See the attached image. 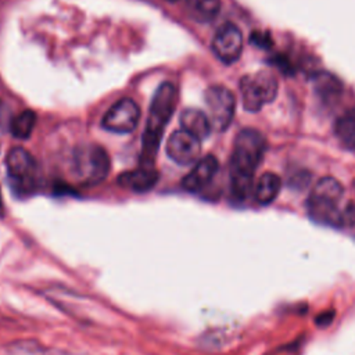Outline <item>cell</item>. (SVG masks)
<instances>
[{"instance_id":"obj_1","label":"cell","mask_w":355,"mask_h":355,"mask_svg":"<svg viewBox=\"0 0 355 355\" xmlns=\"http://www.w3.org/2000/svg\"><path fill=\"white\" fill-rule=\"evenodd\" d=\"M266 151L265 136L252 128L240 130L233 143L230 158L232 193L237 200H245L252 189L254 172Z\"/></svg>"},{"instance_id":"obj_2","label":"cell","mask_w":355,"mask_h":355,"mask_svg":"<svg viewBox=\"0 0 355 355\" xmlns=\"http://www.w3.org/2000/svg\"><path fill=\"white\" fill-rule=\"evenodd\" d=\"M176 103H178V90L175 85L171 82L161 83L151 98L148 119L143 133L141 153H140L141 165L153 166V162L158 153L162 133L171 116L175 112Z\"/></svg>"},{"instance_id":"obj_3","label":"cell","mask_w":355,"mask_h":355,"mask_svg":"<svg viewBox=\"0 0 355 355\" xmlns=\"http://www.w3.org/2000/svg\"><path fill=\"white\" fill-rule=\"evenodd\" d=\"M343 193V186L337 179L322 178L306 201L311 218L323 225L343 227V208H340Z\"/></svg>"},{"instance_id":"obj_4","label":"cell","mask_w":355,"mask_h":355,"mask_svg":"<svg viewBox=\"0 0 355 355\" xmlns=\"http://www.w3.org/2000/svg\"><path fill=\"white\" fill-rule=\"evenodd\" d=\"M110 168V155L101 146H83L75 151L73 172L83 184L93 186L101 183L108 176Z\"/></svg>"},{"instance_id":"obj_5","label":"cell","mask_w":355,"mask_h":355,"mask_svg":"<svg viewBox=\"0 0 355 355\" xmlns=\"http://www.w3.org/2000/svg\"><path fill=\"white\" fill-rule=\"evenodd\" d=\"M239 86L243 107L250 112L259 111L265 104L273 101L279 89L276 76L269 71L245 75L240 79Z\"/></svg>"},{"instance_id":"obj_6","label":"cell","mask_w":355,"mask_h":355,"mask_svg":"<svg viewBox=\"0 0 355 355\" xmlns=\"http://www.w3.org/2000/svg\"><path fill=\"white\" fill-rule=\"evenodd\" d=\"M205 104L209 112V121L218 132L226 130L234 116L236 98L234 94L225 86L214 85L205 90Z\"/></svg>"},{"instance_id":"obj_7","label":"cell","mask_w":355,"mask_h":355,"mask_svg":"<svg viewBox=\"0 0 355 355\" xmlns=\"http://www.w3.org/2000/svg\"><path fill=\"white\" fill-rule=\"evenodd\" d=\"M6 166L17 191L28 193L33 189L37 165L35 158L26 150L21 147L11 148L6 157Z\"/></svg>"},{"instance_id":"obj_8","label":"cell","mask_w":355,"mask_h":355,"mask_svg":"<svg viewBox=\"0 0 355 355\" xmlns=\"http://www.w3.org/2000/svg\"><path fill=\"white\" fill-rule=\"evenodd\" d=\"M140 119V108L132 98H121L104 114L101 125L114 133H129L135 130Z\"/></svg>"},{"instance_id":"obj_9","label":"cell","mask_w":355,"mask_h":355,"mask_svg":"<svg viewBox=\"0 0 355 355\" xmlns=\"http://www.w3.org/2000/svg\"><path fill=\"white\" fill-rule=\"evenodd\" d=\"M214 54L225 64L236 62L243 51V33L232 22L223 24L212 39Z\"/></svg>"},{"instance_id":"obj_10","label":"cell","mask_w":355,"mask_h":355,"mask_svg":"<svg viewBox=\"0 0 355 355\" xmlns=\"http://www.w3.org/2000/svg\"><path fill=\"white\" fill-rule=\"evenodd\" d=\"M201 140L186 130H175L166 140L168 157L179 165H190L198 161L201 153Z\"/></svg>"},{"instance_id":"obj_11","label":"cell","mask_w":355,"mask_h":355,"mask_svg":"<svg viewBox=\"0 0 355 355\" xmlns=\"http://www.w3.org/2000/svg\"><path fill=\"white\" fill-rule=\"evenodd\" d=\"M219 168L218 159L208 154L198 159L194 168L182 179V187L189 193H197L202 190L216 175Z\"/></svg>"},{"instance_id":"obj_12","label":"cell","mask_w":355,"mask_h":355,"mask_svg":"<svg viewBox=\"0 0 355 355\" xmlns=\"http://www.w3.org/2000/svg\"><path fill=\"white\" fill-rule=\"evenodd\" d=\"M159 175L154 166L141 165L137 169L126 171L118 176V184L135 193L150 191L158 182Z\"/></svg>"},{"instance_id":"obj_13","label":"cell","mask_w":355,"mask_h":355,"mask_svg":"<svg viewBox=\"0 0 355 355\" xmlns=\"http://www.w3.org/2000/svg\"><path fill=\"white\" fill-rule=\"evenodd\" d=\"M179 121H180L182 129L193 135L198 140L207 139L212 130V125L208 115L197 108H186L180 114Z\"/></svg>"},{"instance_id":"obj_14","label":"cell","mask_w":355,"mask_h":355,"mask_svg":"<svg viewBox=\"0 0 355 355\" xmlns=\"http://www.w3.org/2000/svg\"><path fill=\"white\" fill-rule=\"evenodd\" d=\"M282 186L280 178L273 172H266L261 175L255 186V200L261 205L270 204L279 194Z\"/></svg>"},{"instance_id":"obj_15","label":"cell","mask_w":355,"mask_h":355,"mask_svg":"<svg viewBox=\"0 0 355 355\" xmlns=\"http://www.w3.org/2000/svg\"><path fill=\"white\" fill-rule=\"evenodd\" d=\"M334 135L343 147L355 151V108L348 110L336 121Z\"/></svg>"},{"instance_id":"obj_16","label":"cell","mask_w":355,"mask_h":355,"mask_svg":"<svg viewBox=\"0 0 355 355\" xmlns=\"http://www.w3.org/2000/svg\"><path fill=\"white\" fill-rule=\"evenodd\" d=\"M313 89L323 100H334L343 92L341 82L329 72H319L312 78Z\"/></svg>"},{"instance_id":"obj_17","label":"cell","mask_w":355,"mask_h":355,"mask_svg":"<svg viewBox=\"0 0 355 355\" xmlns=\"http://www.w3.org/2000/svg\"><path fill=\"white\" fill-rule=\"evenodd\" d=\"M36 119V114L32 110H24L10 121L11 135L19 140L29 139L35 129Z\"/></svg>"},{"instance_id":"obj_18","label":"cell","mask_w":355,"mask_h":355,"mask_svg":"<svg viewBox=\"0 0 355 355\" xmlns=\"http://www.w3.org/2000/svg\"><path fill=\"white\" fill-rule=\"evenodd\" d=\"M184 3L193 18L202 22L214 19L220 10L219 0H184Z\"/></svg>"},{"instance_id":"obj_19","label":"cell","mask_w":355,"mask_h":355,"mask_svg":"<svg viewBox=\"0 0 355 355\" xmlns=\"http://www.w3.org/2000/svg\"><path fill=\"white\" fill-rule=\"evenodd\" d=\"M355 225V202L348 201L343 208V226Z\"/></svg>"},{"instance_id":"obj_20","label":"cell","mask_w":355,"mask_h":355,"mask_svg":"<svg viewBox=\"0 0 355 355\" xmlns=\"http://www.w3.org/2000/svg\"><path fill=\"white\" fill-rule=\"evenodd\" d=\"M251 43L258 46V47H262V49H266L270 46V37L266 32H252L251 33V37H250Z\"/></svg>"},{"instance_id":"obj_21","label":"cell","mask_w":355,"mask_h":355,"mask_svg":"<svg viewBox=\"0 0 355 355\" xmlns=\"http://www.w3.org/2000/svg\"><path fill=\"white\" fill-rule=\"evenodd\" d=\"M331 319H333V313L331 312H326V313H322L320 316L316 318V323L319 326H326V324H329L331 322Z\"/></svg>"},{"instance_id":"obj_22","label":"cell","mask_w":355,"mask_h":355,"mask_svg":"<svg viewBox=\"0 0 355 355\" xmlns=\"http://www.w3.org/2000/svg\"><path fill=\"white\" fill-rule=\"evenodd\" d=\"M6 125H7V111H6V108L0 104V133L4 132Z\"/></svg>"},{"instance_id":"obj_23","label":"cell","mask_w":355,"mask_h":355,"mask_svg":"<svg viewBox=\"0 0 355 355\" xmlns=\"http://www.w3.org/2000/svg\"><path fill=\"white\" fill-rule=\"evenodd\" d=\"M4 215V204H3V197H1V190H0V218Z\"/></svg>"},{"instance_id":"obj_24","label":"cell","mask_w":355,"mask_h":355,"mask_svg":"<svg viewBox=\"0 0 355 355\" xmlns=\"http://www.w3.org/2000/svg\"><path fill=\"white\" fill-rule=\"evenodd\" d=\"M169 1H178V0H169Z\"/></svg>"}]
</instances>
